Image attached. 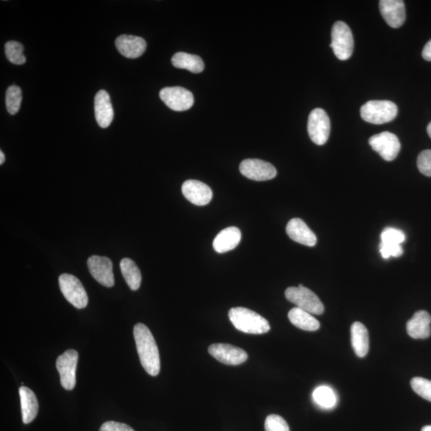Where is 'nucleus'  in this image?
<instances>
[{
	"instance_id": "obj_27",
	"label": "nucleus",
	"mask_w": 431,
	"mask_h": 431,
	"mask_svg": "<svg viewBox=\"0 0 431 431\" xmlns=\"http://www.w3.org/2000/svg\"><path fill=\"white\" fill-rule=\"evenodd\" d=\"M5 53L8 60L13 64L23 65L26 62L23 55V46L16 41H10L5 45Z\"/></svg>"
},
{
	"instance_id": "obj_13",
	"label": "nucleus",
	"mask_w": 431,
	"mask_h": 431,
	"mask_svg": "<svg viewBox=\"0 0 431 431\" xmlns=\"http://www.w3.org/2000/svg\"><path fill=\"white\" fill-rule=\"evenodd\" d=\"M209 353L216 360L227 365H240L248 360V354L245 351L227 343H214L210 345Z\"/></svg>"
},
{
	"instance_id": "obj_23",
	"label": "nucleus",
	"mask_w": 431,
	"mask_h": 431,
	"mask_svg": "<svg viewBox=\"0 0 431 431\" xmlns=\"http://www.w3.org/2000/svg\"><path fill=\"white\" fill-rule=\"evenodd\" d=\"M288 319L293 325L304 331L314 332L321 327V323L311 313L297 307L290 310Z\"/></svg>"
},
{
	"instance_id": "obj_30",
	"label": "nucleus",
	"mask_w": 431,
	"mask_h": 431,
	"mask_svg": "<svg viewBox=\"0 0 431 431\" xmlns=\"http://www.w3.org/2000/svg\"><path fill=\"white\" fill-rule=\"evenodd\" d=\"M406 239L404 232L395 227H386L381 234V243L387 245H399Z\"/></svg>"
},
{
	"instance_id": "obj_12",
	"label": "nucleus",
	"mask_w": 431,
	"mask_h": 431,
	"mask_svg": "<svg viewBox=\"0 0 431 431\" xmlns=\"http://www.w3.org/2000/svg\"><path fill=\"white\" fill-rule=\"evenodd\" d=\"M87 266L92 277L105 287L111 288L114 285L113 264L106 256H92L87 260Z\"/></svg>"
},
{
	"instance_id": "obj_3",
	"label": "nucleus",
	"mask_w": 431,
	"mask_h": 431,
	"mask_svg": "<svg viewBox=\"0 0 431 431\" xmlns=\"http://www.w3.org/2000/svg\"><path fill=\"white\" fill-rule=\"evenodd\" d=\"M397 114V106L386 100L367 101L360 109L362 119L367 123L375 125L390 123L396 118Z\"/></svg>"
},
{
	"instance_id": "obj_18",
	"label": "nucleus",
	"mask_w": 431,
	"mask_h": 431,
	"mask_svg": "<svg viewBox=\"0 0 431 431\" xmlns=\"http://www.w3.org/2000/svg\"><path fill=\"white\" fill-rule=\"evenodd\" d=\"M95 114L97 123L101 128H108L114 119L110 97L106 90H99L95 98Z\"/></svg>"
},
{
	"instance_id": "obj_16",
	"label": "nucleus",
	"mask_w": 431,
	"mask_h": 431,
	"mask_svg": "<svg viewBox=\"0 0 431 431\" xmlns=\"http://www.w3.org/2000/svg\"><path fill=\"white\" fill-rule=\"evenodd\" d=\"M115 45L120 54L128 59H137L147 49V42L144 38L134 36H120L116 40Z\"/></svg>"
},
{
	"instance_id": "obj_2",
	"label": "nucleus",
	"mask_w": 431,
	"mask_h": 431,
	"mask_svg": "<svg viewBox=\"0 0 431 431\" xmlns=\"http://www.w3.org/2000/svg\"><path fill=\"white\" fill-rule=\"evenodd\" d=\"M229 317L237 330L242 332L260 335L270 330V324L267 319L248 308H231Z\"/></svg>"
},
{
	"instance_id": "obj_33",
	"label": "nucleus",
	"mask_w": 431,
	"mask_h": 431,
	"mask_svg": "<svg viewBox=\"0 0 431 431\" xmlns=\"http://www.w3.org/2000/svg\"><path fill=\"white\" fill-rule=\"evenodd\" d=\"M380 254L384 259H389L391 256L394 258H399L403 255L404 250L399 245H387L380 243Z\"/></svg>"
},
{
	"instance_id": "obj_25",
	"label": "nucleus",
	"mask_w": 431,
	"mask_h": 431,
	"mask_svg": "<svg viewBox=\"0 0 431 431\" xmlns=\"http://www.w3.org/2000/svg\"><path fill=\"white\" fill-rule=\"evenodd\" d=\"M121 272L127 282L128 286L133 291H137L141 286V271L132 259L124 258L120 262Z\"/></svg>"
},
{
	"instance_id": "obj_26",
	"label": "nucleus",
	"mask_w": 431,
	"mask_h": 431,
	"mask_svg": "<svg viewBox=\"0 0 431 431\" xmlns=\"http://www.w3.org/2000/svg\"><path fill=\"white\" fill-rule=\"evenodd\" d=\"M313 399L323 408L331 409L336 405L337 399L335 393L330 387L321 386L317 387L313 392Z\"/></svg>"
},
{
	"instance_id": "obj_32",
	"label": "nucleus",
	"mask_w": 431,
	"mask_h": 431,
	"mask_svg": "<svg viewBox=\"0 0 431 431\" xmlns=\"http://www.w3.org/2000/svg\"><path fill=\"white\" fill-rule=\"evenodd\" d=\"M417 166L421 173L431 177V149L423 150L419 153Z\"/></svg>"
},
{
	"instance_id": "obj_20",
	"label": "nucleus",
	"mask_w": 431,
	"mask_h": 431,
	"mask_svg": "<svg viewBox=\"0 0 431 431\" xmlns=\"http://www.w3.org/2000/svg\"><path fill=\"white\" fill-rule=\"evenodd\" d=\"M241 240V232L238 227H229L217 235L212 246L217 253L225 254L234 249L240 244Z\"/></svg>"
},
{
	"instance_id": "obj_36",
	"label": "nucleus",
	"mask_w": 431,
	"mask_h": 431,
	"mask_svg": "<svg viewBox=\"0 0 431 431\" xmlns=\"http://www.w3.org/2000/svg\"><path fill=\"white\" fill-rule=\"evenodd\" d=\"M5 161V155L3 151H0V164H3Z\"/></svg>"
},
{
	"instance_id": "obj_11",
	"label": "nucleus",
	"mask_w": 431,
	"mask_h": 431,
	"mask_svg": "<svg viewBox=\"0 0 431 431\" xmlns=\"http://www.w3.org/2000/svg\"><path fill=\"white\" fill-rule=\"evenodd\" d=\"M242 175L256 182L269 181L277 176V169L269 162L260 159H246L240 164Z\"/></svg>"
},
{
	"instance_id": "obj_34",
	"label": "nucleus",
	"mask_w": 431,
	"mask_h": 431,
	"mask_svg": "<svg viewBox=\"0 0 431 431\" xmlns=\"http://www.w3.org/2000/svg\"><path fill=\"white\" fill-rule=\"evenodd\" d=\"M99 431H135L133 428H130V426L122 423L114 422V421H109V422H106L100 428Z\"/></svg>"
},
{
	"instance_id": "obj_35",
	"label": "nucleus",
	"mask_w": 431,
	"mask_h": 431,
	"mask_svg": "<svg viewBox=\"0 0 431 431\" xmlns=\"http://www.w3.org/2000/svg\"><path fill=\"white\" fill-rule=\"evenodd\" d=\"M422 55L425 60L431 62V40L425 45Z\"/></svg>"
},
{
	"instance_id": "obj_19",
	"label": "nucleus",
	"mask_w": 431,
	"mask_h": 431,
	"mask_svg": "<svg viewBox=\"0 0 431 431\" xmlns=\"http://www.w3.org/2000/svg\"><path fill=\"white\" fill-rule=\"evenodd\" d=\"M431 316L427 311H418L406 323V332L415 340L427 338L431 335Z\"/></svg>"
},
{
	"instance_id": "obj_37",
	"label": "nucleus",
	"mask_w": 431,
	"mask_h": 431,
	"mask_svg": "<svg viewBox=\"0 0 431 431\" xmlns=\"http://www.w3.org/2000/svg\"><path fill=\"white\" fill-rule=\"evenodd\" d=\"M428 134L431 138V123L428 125Z\"/></svg>"
},
{
	"instance_id": "obj_5",
	"label": "nucleus",
	"mask_w": 431,
	"mask_h": 431,
	"mask_svg": "<svg viewBox=\"0 0 431 431\" xmlns=\"http://www.w3.org/2000/svg\"><path fill=\"white\" fill-rule=\"evenodd\" d=\"M330 47L337 59L342 61L350 59L354 49V40L350 27L345 23L337 21L334 23Z\"/></svg>"
},
{
	"instance_id": "obj_14",
	"label": "nucleus",
	"mask_w": 431,
	"mask_h": 431,
	"mask_svg": "<svg viewBox=\"0 0 431 431\" xmlns=\"http://www.w3.org/2000/svg\"><path fill=\"white\" fill-rule=\"evenodd\" d=\"M182 191L188 201L198 206L209 204L212 198L211 188L206 184L197 180L184 182Z\"/></svg>"
},
{
	"instance_id": "obj_4",
	"label": "nucleus",
	"mask_w": 431,
	"mask_h": 431,
	"mask_svg": "<svg viewBox=\"0 0 431 431\" xmlns=\"http://www.w3.org/2000/svg\"><path fill=\"white\" fill-rule=\"evenodd\" d=\"M285 297L288 301L297 305V308L311 314L321 315L324 306L321 300L312 291L305 288L302 284L298 287H289L285 291Z\"/></svg>"
},
{
	"instance_id": "obj_24",
	"label": "nucleus",
	"mask_w": 431,
	"mask_h": 431,
	"mask_svg": "<svg viewBox=\"0 0 431 431\" xmlns=\"http://www.w3.org/2000/svg\"><path fill=\"white\" fill-rule=\"evenodd\" d=\"M172 64L176 69H186L195 74H199L205 69L204 62L201 57L185 52L176 53L172 58Z\"/></svg>"
},
{
	"instance_id": "obj_17",
	"label": "nucleus",
	"mask_w": 431,
	"mask_h": 431,
	"mask_svg": "<svg viewBox=\"0 0 431 431\" xmlns=\"http://www.w3.org/2000/svg\"><path fill=\"white\" fill-rule=\"evenodd\" d=\"M286 232L290 238L297 243L309 247H313L317 244V236L299 218H293L289 221Z\"/></svg>"
},
{
	"instance_id": "obj_9",
	"label": "nucleus",
	"mask_w": 431,
	"mask_h": 431,
	"mask_svg": "<svg viewBox=\"0 0 431 431\" xmlns=\"http://www.w3.org/2000/svg\"><path fill=\"white\" fill-rule=\"evenodd\" d=\"M369 144L373 150L387 162L393 161L398 156L401 149L398 137L389 132L374 135L370 138Z\"/></svg>"
},
{
	"instance_id": "obj_6",
	"label": "nucleus",
	"mask_w": 431,
	"mask_h": 431,
	"mask_svg": "<svg viewBox=\"0 0 431 431\" xmlns=\"http://www.w3.org/2000/svg\"><path fill=\"white\" fill-rule=\"evenodd\" d=\"M60 288L67 301L76 308L82 309L88 304V297L80 280L71 274H62L59 279Z\"/></svg>"
},
{
	"instance_id": "obj_31",
	"label": "nucleus",
	"mask_w": 431,
	"mask_h": 431,
	"mask_svg": "<svg viewBox=\"0 0 431 431\" xmlns=\"http://www.w3.org/2000/svg\"><path fill=\"white\" fill-rule=\"evenodd\" d=\"M265 431H289L288 425L282 416L270 415L266 418Z\"/></svg>"
},
{
	"instance_id": "obj_28",
	"label": "nucleus",
	"mask_w": 431,
	"mask_h": 431,
	"mask_svg": "<svg viewBox=\"0 0 431 431\" xmlns=\"http://www.w3.org/2000/svg\"><path fill=\"white\" fill-rule=\"evenodd\" d=\"M21 89L17 86H9L6 93V106L9 114H16L21 109Z\"/></svg>"
},
{
	"instance_id": "obj_22",
	"label": "nucleus",
	"mask_w": 431,
	"mask_h": 431,
	"mask_svg": "<svg viewBox=\"0 0 431 431\" xmlns=\"http://www.w3.org/2000/svg\"><path fill=\"white\" fill-rule=\"evenodd\" d=\"M352 345L358 357L363 358L369 351V334L367 328L360 322H355L351 328Z\"/></svg>"
},
{
	"instance_id": "obj_15",
	"label": "nucleus",
	"mask_w": 431,
	"mask_h": 431,
	"mask_svg": "<svg viewBox=\"0 0 431 431\" xmlns=\"http://www.w3.org/2000/svg\"><path fill=\"white\" fill-rule=\"evenodd\" d=\"M380 9L382 18L392 28L404 25L406 19V9L401 0H381Z\"/></svg>"
},
{
	"instance_id": "obj_29",
	"label": "nucleus",
	"mask_w": 431,
	"mask_h": 431,
	"mask_svg": "<svg viewBox=\"0 0 431 431\" xmlns=\"http://www.w3.org/2000/svg\"><path fill=\"white\" fill-rule=\"evenodd\" d=\"M410 386L416 394L426 400L431 402V381L424 378L415 377L410 381Z\"/></svg>"
},
{
	"instance_id": "obj_1",
	"label": "nucleus",
	"mask_w": 431,
	"mask_h": 431,
	"mask_svg": "<svg viewBox=\"0 0 431 431\" xmlns=\"http://www.w3.org/2000/svg\"><path fill=\"white\" fill-rule=\"evenodd\" d=\"M134 336L142 366L149 375L157 376L161 369V362L153 334L145 324L139 323L134 328Z\"/></svg>"
},
{
	"instance_id": "obj_21",
	"label": "nucleus",
	"mask_w": 431,
	"mask_h": 431,
	"mask_svg": "<svg viewBox=\"0 0 431 431\" xmlns=\"http://www.w3.org/2000/svg\"><path fill=\"white\" fill-rule=\"evenodd\" d=\"M19 392L21 401L23 422L25 424L31 423L36 418L38 411L36 394L27 386H21Z\"/></svg>"
},
{
	"instance_id": "obj_8",
	"label": "nucleus",
	"mask_w": 431,
	"mask_h": 431,
	"mask_svg": "<svg viewBox=\"0 0 431 431\" xmlns=\"http://www.w3.org/2000/svg\"><path fill=\"white\" fill-rule=\"evenodd\" d=\"M160 98L169 109L174 111L190 110L195 103L191 92L180 86L163 88L160 91Z\"/></svg>"
},
{
	"instance_id": "obj_10",
	"label": "nucleus",
	"mask_w": 431,
	"mask_h": 431,
	"mask_svg": "<svg viewBox=\"0 0 431 431\" xmlns=\"http://www.w3.org/2000/svg\"><path fill=\"white\" fill-rule=\"evenodd\" d=\"M79 360V353L75 350H67L58 357L56 367L60 375V381L64 389L71 391L76 384L75 371Z\"/></svg>"
},
{
	"instance_id": "obj_7",
	"label": "nucleus",
	"mask_w": 431,
	"mask_h": 431,
	"mask_svg": "<svg viewBox=\"0 0 431 431\" xmlns=\"http://www.w3.org/2000/svg\"><path fill=\"white\" fill-rule=\"evenodd\" d=\"M308 132L312 141L318 145L325 144L331 132V122L323 109L317 108L309 114Z\"/></svg>"
},
{
	"instance_id": "obj_38",
	"label": "nucleus",
	"mask_w": 431,
	"mask_h": 431,
	"mask_svg": "<svg viewBox=\"0 0 431 431\" xmlns=\"http://www.w3.org/2000/svg\"><path fill=\"white\" fill-rule=\"evenodd\" d=\"M422 431H431V426H426V427L422 429Z\"/></svg>"
}]
</instances>
